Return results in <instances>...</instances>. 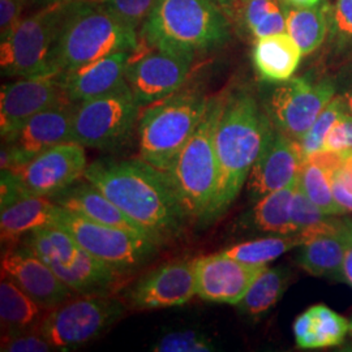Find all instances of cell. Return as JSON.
<instances>
[{"mask_svg": "<svg viewBox=\"0 0 352 352\" xmlns=\"http://www.w3.org/2000/svg\"><path fill=\"white\" fill-rule=\"evenodd\" d=\"M131 52L126 68V84L141 107L179 91L186 82L195 55L151 46Z\"/></svg>", "mask_w": 352, "mask_h": 352, "instance_id": "7c38bea8", "label": "cell"}, {"mask_svg": "<svg viewBox=\"0 0 352 352\" xmlns=\"http://www.w3.org/2000/svg\"><path fill=\"white\" fill-rule=\"evenodd\" d=\"M302 52L289 33L257 38L253 47V64L258 76L269 82H283L296 72Z\"/></svg>", "mask_w": 352, "mask_h": 352, "instance_id": "cb8c5ba5", "label": "cell"}, {"mask_svg": "<svg viewBox=\"0 0 352 352\" xmlns=\"http://www.w3.org/2000/svg\"><path fill=\"white\" fill-rule=\"evenodd\" d=\"M304 244L300 235H272L258 239L247 240L221 252L227 257L250 265H264L273 263L286 252Z\"/></svg>", "mask_w": 352, "mask_h": 352, "instance_id": "4dcf8cb0", "label": "cell"}, {"mask_svg": "<svg viewBox=\"0 0 352 352\" xmlns=\"http://www.w3.org/2000/svg\"><path fill=\"white\" fill-rule=\"evenodd\" d=\"M84 179L119 206L158 245L179 238L189 219L162 171L142 160H98Z\"/></svg>", "mask_w": 352, "mask_h": 352, "instance_id": "6da1fadb", "label": "cell"}, {"mask_svg": "<svg viewBox=\"0 0 352 352\" xmlns=\"http://www.w3.org/2000/svg\"><path fill=\"white\" fill-rule=\"evenodd\" d=\"M140 106L124 82L104 96L77 103L72 141L85 148L110 151L124 144L139 118Z\"/></svg>", "mask_w": 352, "mask_h": 352, "instance_id": "9c48e42d", "label": "cell"}, {"mask_svg": "<svg viewBox=\"0 0 352 352\" xmlns=\"http://www.w3.org/2000/svg\"><path fill=\"white\" fill-rule=\"evenodd\" d=\"M28 196H33L23 182L11 170H1L0 182V209H4Z\"/></svg>", "mask_w": 352, "mask_h": 352, "instance_id": "b9f144b4", "label": "cell"}, {"mask_svg": "<svg viewBox=\"0 0 352 352\" xmlns=\"http://www.w3.org/2000/svg\"><path fill=\"white\" fill-rule=\"evenodd\" d=\"M318 349L340 346L350 331V322L324 304L309 308Z\"/></svg>", "mask_w": 352, "mask_h": 352, "instance_id": "836d02e7", "label": "cell"}, {"mask_svg": "<svg viewBox=\"0 0 352 352\" xmlns=\"http://www.w3.org/2000/svg\"><path fill=\"white\" fill-rule=\"evenodd\" d=\"M74 3L75 0L52 1L23 19L12 34L0 43L1 74L17 78L59 76L56 49Z\"/></svg>", "mask_w": 352, "mask_h": 352, "instance_id": "52a82bcc", "label": "cell"}, {"mask_svg": "<svg viewBox=\"0 0 352 352\" xmlns=\"http://www.w3.org/2000/svg\"><path fill=\"white\" fill-rule=\"evenodd\" d=\"M337 94L344 104L346 113L352 115V63L349 64L338 77Z\"/></svg>", "mask_w": 352, "mask_h": 352, "instance_id": "f6af8a7d", "label": "cell"}, {"mask_svg": "<svg viewBox=\"0 0 352 352\" xmlns=\"http://www.w3.org/2000/svg\"><path fill=\"white\" fill-rule=\"evenodd\" d=\"M214 350L213 340L196 330L167 333L151 347V351L155 352H210Z\"/></svg>", "mask_w": 352, "mask_h": 352, "instance_id": "d590c367", "label": "cell"}, {"mask_svg": "<svg viewBox=\"0 0 352 352\" xmlns=\"http://www.w3.org/2000/svg\"><path fill=\"white\" fill-rule=\"evenodd\" d=\"M132 51L107 55L59 75L67 98L72 103L104 96L126 82V68Z\"/></svg>", "mask_w": 352, "mask_h": 352, "instance_id": "ffe728a7", "label": "cell"}, {"mask_svg": "<svg viewBox=\"0 0 352 352\" xmlns=\"http://www.w3.org/2000/svg\"><path fill=\"white\" fill-rule=\"evenodd\" d=\"M336 94L337 84L333 78L312 81L291 77L273 89L266 113L279 132L299 141Z\"/></svg>", "mask_w": 352, "mask_h": 352, "instance_id": "8fae6325", "label": "cell"}, {"mask_svg": "<svg viewBox=\"0 0 352 352\" xmlns=\"http://www.w3.org/2000/svg\"><path fill=\"white\" fill-rule=\"evenodd\" d=\"M50 265L56 276L78 295L109 294L122 276L110 265L84 250H81L75 263L71 265Z\"/></svg>", "mask_w": 352, "mask_h": 352, "instance_id": "484cf974", "label": "cell"}, {"mask_svg": "<svg viewBox=\"0 0 352 352\" xmlns=\"http://www.w3.org/2000/svg\"><path fill=\"white\" fill-rule=\"evenodd\" d=\"M84 180L85 182L75 183L52 196L51 200L64 209L93 222L148 236L136 222H133L119 206L107 199L100 189L94 187L87 179Z\"/></svg>", "mask_w": 352, "mask_h": 352, "instance_id": "44dd1931", "label": "cell"}, {"mask_svg": "<svg viewBox=\"0 0 352 352\" xmlns=\"http://www.w3.org/2000/svg\"><path fill=\"white\" fill-rule=\"evenodd\" d=\"M289 215H291V223L295 228L296 234L311 231L312 228L325 222L327 218L333 217L324 213L318 206H316L315 204L307 197V195L300 188V183L294 193L291 208H289Z\"/></svg>", "mask_w": 352, "mask_h": 352, "instance_id": "74e56055", "label": "cell"}, {"mask_svg": "<svg viewBox=\"0 0 352 352\" xmlns=\"http://www.w3.org/2000/svg\"><path fill=\"white\" fill-rule=\"evenodd\" d=\"M235 12L256 39L286 32V8L279 0H238Z\"/></svg>", "mask_w": 352, "mask_h": 352, "instance_id": "1f68e13d", "label": "cell"}, {"mask_svg": "<svg viewBox=\"0 0 352 352\" xmlns=\"http://www.w3.org/2000/svg\"><path fill=\"white\" fill-rule=\"evenodd\" d=\"M327 7L316 4L314 7L286 8V33L298 43L302 55L312 54L325 41L327 34Z\"/></svg>", "mask_w": 352, "mask_h": 352, "instance_id": "f546056e", "label": "cell"}, {"mask_svg": "<svg viewBox=\"0 0 352 352\" xmlns=\"http://www.w3.org/2000/svg\"><path fill=\"white\" fill-rule=\"evenodd\" d=\"M267 266L240 263L223 253L195 258L196 295L205 302L236 305Z\"/></svg>", "mask_w": 352, "mask_h": 352, "instance_id": "ac0fdd59", "label": "cell"}, {"mask_svg": "<svg viewBox=\"0 0 352 352\" xmlns=\"http://www.w3.org/2000/svg\"><path fill=\"white\" fill-rule=\"evenodd\" d=\"M350 333H351V337H352V321L350 322Z\"/></svg>", "mask_w": 352, "mask_h": 352, "instance_id": "f5cc1de1", "label": "cell"}, {"mask_svg": "<svg viewBox=\"0 0 352 352\" xmlns=\"http://www.w3.org/2000/svg\"><path fill=\"white\" fill-rule=\"evenodd\" d=\"M1 351L6 352H50L56 351L50 340L41 330L26 331L14 336H3Z\"/></svg>", "mask_w": 352, "mask_h": 352, "instance_id": "ab89813d", "label": "cell"}, {"mask_svg": "<svg viewBox=\"0 0 352 352\" xmlns=\"http://www.w3.org/2000/svg\"><path fill=\"white\" fill-rule=\"evenodd\" d=\"M312 333V315L309 309L304 312L302 315L299 316L295 320L294 324V336L296 340V344L300 347L302 342L308 338V336Z\"/></svg>", "mask_w": 352, "mask_h": 352, "instance_id": "7dc6e473", "label": "cell"}, {"mask_svg": "<svg viewBox=\"0 0 352 352\" xmlns=\"http://www.w3.org/2000/svg\"><path fill=\"white\" fill-rule=\"evenodd\" d=\"M291 272L287 267H266L253 282L251 289L236 304L240 312L252 320H258L272 311L289 287Z\"/></svg>", "mask_w": 352, "mask_h": 352, "instance_id": "83f0119b", "label": "cell"}, {"mask_svg": "<svg viewBox=\"0 0 352 352\" xmlns=\"http://www.w3.org/2000/svg\"><path fill=\"white\" fill-rule=\"evenodd\" d=\"M299 183L307 197L324 213L333 217H343L347 214L336 200L331 188V176L320 167L304 162L299 174Z\"/></svg>", "mask_w": 352, "mask_h": 352, "instance_id": "d6a6232c", "label": "cell"}, {"mask_svg": "<svg viewBox=\"0 0 352 352\" xmlns=\"http://www.w3.org/2000/svg\"><path fill=\"white\" fill-rule=\"evenodd\" d=\"M223 106L225 98L210 97L200 124L166 173L189 221L202 222L215 196L218 184L215 136Z\"/></svg>", "mask_w": 352, "mask_h": 352, "instance_id": "277c9868", "label": "cell"}, {"mask_svg": "<svg viewBox=\"0 0 352 352\" xmlns=\"http://www.w3.org/2000/svg\"><path fill=\"white\" fill-rule=\"evenodd\" d=\"M351 236L352 221L338 234L307 241L298 254V265L311 276L344 282V260Z\"/></svg>", "mask_w": 352, "mask_h": 352, "instance_id": "7402d4cb", "label": "cell"}, {"mask_svg": "<svg viewBox=\"0 0 352 352\" xmlns=\"http://www.w3.org/2000/svg\"><path fill=\"white\" fill-rule=\"evenodd\" d=\"M324 149L352 151V115L344 113L327 133Z\"/></svg>", "mask_w": 352, "mask_h": 352, "instance_id": "60d3db41", "label": "cell"}, {"mask_svg": "<svg viewBox=\"0 0 352 352\" xmlns=\"http://www.w3.org/2000/svg\"><path fill=\"white\" fill-rule=\"evenodd\" d=\"M344 282H347L352 287V236L344 260Z\"/></svg>", "mask_w": 352, "mask_h": 352, "instance_id": "681fc988", "label": "cell"}, {"mask_svg": "<svg viewBox=\"0 0 352 352\" xmlns=\"http://www.w3.org/2000/svg\"><path fill=\"white\" fill-rule=\"evenodd\" d=\"M330 42L338 50L352 51V0H337L327 10Z\"/></svg>", "mask_w": 352, "mask_h": 352, "instance_id": "8d00e7d4", "label": "cell"}, {"mask_svg": "<svg viewBox=\"0 0 352 352\" xmlns=\"http://www.w3.org/2000/svg\"><path fill=\"white\" fill-rule=\"evenodd\" d=\"M273 128L266 110L251 93L241 90L225 100L215 136L218 184L202 223L223 215L236 200Z\"/></svg>", "mask_w": 352, "mask_h": 352, "instance_id": "7a4b0ae2", "label": "cell"}, {"mask_svg": "<svg viewBox=\"0 0 352 352\" xmlns=\"http://www.w3.org/2000/svg\"><path fill=\"white\" fill-rule=\"evenodd\" d=\"M337 175L343 186L352 192V151L346 153L340 171H337Z\"/></svg>", "mask_w": 352, "mask_h": 352, "instance_id": "c3c4849f", "label": "cell"}, {"mask_svg": "<svg viewBox=\"0 0 352 352\" xmlns=\"http://www.w3.org/2000/svg\"><path fill=\"white\" fill-rule=\"evenodd\" d=\"M49 314L11 279L1 277L0 282V320L3 336H14L39 330Z\"/></svg>", "mask_w": 352, "mask_h": 352, "instance_id": "4316f807", "label": "cell"}, {"mask_svg": "<svg viewBox=\"0 0 352 352\" xmlns=\"http://www.w3.org/2000/svg\"><path fill=\"white\" fill-rule=\"evenodd\" d=\"M76 103L64 102L29 119L0 151L1 170H14L42 151L72 141Z\"/></svg>", "mask_w": 352, "mask_h": 352, "instance_id": "4fadbf2b", "label": "cell"}, {"mask_svg": "<svg viewBox=\"0 0 352 352\" xmlns=\"http://www.w3.org/2000/svg\"><path fill=\"white\" fill-rule=\"evenodd\" d=\"M218 6H221V8L230 16L234 14V10L238 4V0H214Z\"/></svg>", "mask_w": 352, "mask_h": 352, "instance_id": "f907efd6", "label": "cell"}, {"mask_svg": "<svg viewBox=\"0 0 352 352\" xmlns=\"http://www.w3.org/2000/svg\"><path fill=\"white\" fill-rule=\"evenodd\" d=\"M56 223L67 230L84 251L120 274L146 264L158 250V244L145 235L93 222L62 206Z\"/></svg>", "mask_w": 352, "mask_h": 352, "instance_id": "30bf717a", "label": "cell"}, {"mask_svg": "<svg viewBox=\"0 0 352 352\" xmlns=\"http://www.w3.org/2000/svg\"><path fill=\"white\" fill-rule=\"evenodd\" d=\"M331 188H333V193L336 196V200L338 201L340 206L347 213H352V192L343 186L337 173H334L331 175Z\"/></svg>", "mask_w": 352, "mask_h": 352, "instance_id": "bcb514c9", "label": "cell"}, {"mask_svg": "<svg viewBox=\"0 0 352 352\" xmlns=\"http://www.w3.org/2000/svg\"><path fill=\"white\" fill-rule=\"evenodd\" d=\"M87 167L85 146L69 141L42 151L12 171L30 195L52 197L84 179Z\"/></svg>", "mask_w": 352, "mask_h": 352, "instance_id": "9a60e30c", "label": "cell"}, {"mask_svg": "<svg viewBox=\"0 0 352 352\" xmlns=\"http://www.w3.org/2000/svg\"><path fill=\"white\" fill-rule=\"evenodd\" d=\"M321 0H285L289 6L292 7H299V8H305V7H314L318 4Z\"/></svg>", "mask_w": 352, "mask_h": 352, "instance_id": "816d5d0a", "label": "cell"}, {"mask_svg": "<svg viewBox=\"0 0 352 352\" xmlns=\"http://www.w3.org/2000/svg\"><path fill=\"white\" fill-rule=\"evenodd\" d=\"M344 113H346L344 104L340 100V96L336 94V97L327 103V107L318 115L315 123L307 131V133L299 140V145L305 161L315 151L324 149V142L329 131Z\"/></svg>", "mask_w": 352, "mask_h": 352, "instance_id": "e575fe53", "label": "cell"}, {"mask_svg": "<svg viewBox=\"0 0 352 352\" xmlns=\"http://www.w3.org/2000/svg\"><path fill=\"white\" fill-rule=\"evenodd\" d=\"M126 312V302L107 294L81 295L49 311L39 330L55 350L69 351L100 338Z\"/></svg>", "mask_w": 352, "mask_h": 352, "instance_id": "ba28073f", "label": "cell"}, {"mask_svg": "<svg viewBox=\"0 0 352 352\" xmlns=\"http://www.w3.org/2000/svg\"><path fill=\"white\" fill-rule=\"evenodd\" d=\"M19 243L36 253L46 264L71 265L82 250L75 238L58 223L34 228Z\"/></svg>", "mask_w": 352, "mask_h": 352, "instance_id": "f1b7e54d", "label": "cell"}, {"mask_svg": "<svg viewBox=\"0 0 352 352\" xmlns=\"http://www.w3.org/2000/svg\"><path fill=\"white\" fill-rule=\"evenodd\" d=\"M139 46L136 29L126 25L104 4L75 1L64 23L58 49L59 75L82 64Z\"/></svg>", "mask_w": 352, "mask_h": 352, "instance_id": "8992f818", "label": "cell"}, {"mask_svg": "<svg viewBox=\"0 0 352 352\" xmlns=\"http://www.w3.org/2000/svg\"><path fill=\"white\" fill-rule=\"evenodd\" d=\"M28 0H0V41L6 39L23 20L21 13Z\"/></svg>", "mask_w": 352, "mask_h": 352, "instance_id": "7bdbcfd3", "label": "cell"}, {"mask_svg": "<svg viewBox=\"0 0 352 352\" xmlns=\"http://www.w3.org/2000/svg\"><path fill=\"white\" fill-rule=\"evenodd\" d=\"M60 206L50 197L28 196L1 209L0 235L1 243L14 245L28 232L38 227L56 223Z\"/></svg>", "mask_w": 352, "mask_h": 352, "instance_id": "603a6c76", "label": "cell"}, {"mask_svg": "<svg viewBox=\"0 0 352 352\" xmlns=\"http://www.w3.org/2000/svg\"><path fill=\"white\" fill-rule=\"evenodd\" d=\"M209 100L199 89H180L146 106L138 126L140 160L166 174L200 124Z\"/></svg>", "mask_w": 352, "mask_h": 352, "instance_id": "5b68a950", "label": "cell"}, {"mask_svg": "<svg viewBox=\"0 0 352 352\" xmlns=\"http://www.w3.org/2000/svg\"><path fill=\"white\" fill-rule=\"evenodd\" d=\"M50 3H52V1H62V0H49Z\"/></svg>", "mask_w": 352, "mask_h": 352, "instance_id": "db71d44e", "label": "cell"}, {"mask_svg": "<svg viewBox=\"0 0 352 352\" xmlns=\"http://www.w3.org/2000/svg\"><path fill=\"white\" fill-rule=\"evenodd\" d=\"M155 1L157 0H103V4L126 25L138 30V28L148 20Z\"/></svg>", "mask_w": 352, "mask_h": 352, "instance_id": "f35d334b", "label": "cell"}, {"mask_svg": "<svg viewBox=\"0 0 352 352\" xmlns=\"http://www.w3.org/2000/svg\"><path fill=\"white\" fill-rule=\"evenodd\" d=\"M196 295L195 260L177 258L140 277L123 299L131 309L153 311L184 305Z\"/></svg>", "mask_w": 352, "mask_h": 352, "instance_id": "5bb4252c", "label": "cell"}, {"mask_svg": "<svg viewBox=\"0 0 352 352\" xmlns=\"http://www.w3.org/2000/svg\"><path fill=\"white\" fill-rule=\"evenodd\" d=\"M71 102L64 93L59 76L19 78L1 87L0 135L8 141L34 115L56 104Z\"/></svg>", "mask_w": 352, "mask_h": 352, "instance_id": "2e32d148", "label": "cell"}, {"mask_svg": "<svg viewBox=\"0 0 352 352\" xmlns=\"http://www.w3.org/2000/svg\"><path fill=\"white\" fill-rule=\"evenodd\" d=\"M1 274L11 279L16 286L47 311L59 307L75 295L56 276L50 265L21 243L11 245L3 254Z\"/></svg>", "mask_w": 352, "mask_h": 352, "instance_id": "e0dca14e", "label": "cell"}, {"mask_svg": "<svg viewBox=\"0 0 352 352\" xmlns=\"http://www.w3.org/2000/svg\"><path fill=\"white\" fill-rule=\"evenodd\" d=\"M298 186L299 175L289 186L254 202L251 210L240 218L239 226L247 231L270 235H295L296 231L291 223L289 208Z\"/></svg>", "mask_w": 352, "mask_h": 352, "instance_id": "d4e9b609", "label": "cell"}, {"mask_svg": "<svg viewBox=\"0 0 352 352\" xmlns=\"http://www.w3.org/2000/svg\"><path fill=\"white\" fill-rule=\"evenodd\" d=\"M230 21L214 0H157L142 26L151 46L196 55L225 45Z\"/></svg>", "mask_w": 352, "mask_h": 352, "instance_id": "3957f363", "label": "cell"}, {"mask_svg": "<svg viewBox=\"0 0 352 352\" xmlns=\"http://www.w3.org/2000/svg\"><path fill=\"white\" fill-rule=\"evenodd\" d=\"M346 151H330V149H321L311 154L305 162L315 164L324 170L327 174L331 176L334 173L340 171V166L343 164Z\"/></svg>", "mask_w": 352, "mask_h": 352, "instance_id": "ee69618b", "label": "cell"}, {"mask_svg": "<svg viewBox=\"0 0 352 352\" xmlns=\"http://www.w3.org/2000/svg\"><path fill=\"white\" fill-rule=\"evenodd\" d=\"M304 162L299 141L273 128L245 183L250 202L254 204L266 195L289 186L300 174Z\"/></svg>", "mask_w": 352, "mask_h": 352, "instance_id": "d6986e66", "label": "cell"}]
</instances>
